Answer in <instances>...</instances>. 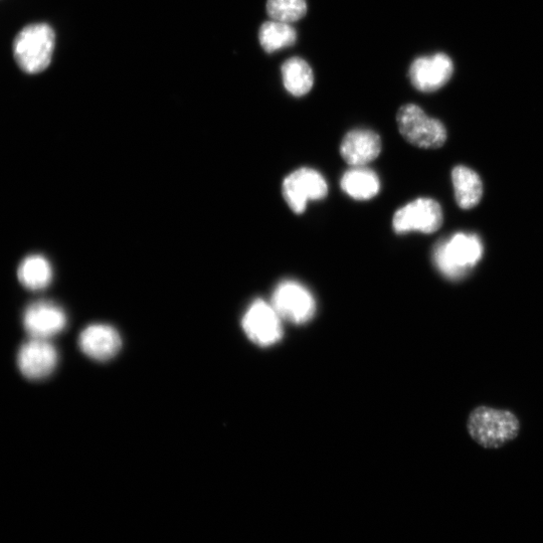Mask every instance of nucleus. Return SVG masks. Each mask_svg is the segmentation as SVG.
<instances>
[{"instance_id": "4468645a", "label": "nucleus", "mask_w": 543, "mask_h": 543, "mask_svg": "<svg viewBox=\"0 0 543 543\" xmlns=\"http://www.w3.org/2000/svg\"><path fill=\"white\" fill-rule=\"evenodd\" d=\"M341 189L356 201L374 199L381 191L378 174L365 166H356L347 170L341 178Z\"/></svg>"}, {"instance_id": "ddd939ff", "label": "nucleus", "mask_w": 543, "mask_h": 543, "mask_svg": "<svg viewBox=\"0 0 543 543\" xmlns=\"http://www.w3.org/2000/svg\"><path fill=\"white\" fill-rule=\"evenodd\" d=\"M79 346L90 358L106 361L119 352L122 340L118 331L112 326L93 324L86 327L80 334Z\"/></svg>"}, {"instance_id": "6e6552de", "label": "nucleus", "mask_w": 543, "mask_h": 543, "mask_svg": "<svg viewBox=\"0 0 543 543\" xmlns=\"http://www.w3.org/2000/svg\"><path fill=\"white\" fill-rule=\"evenodd\" d=\"M443 218L439 203L422 198L397 211L393 219V228L397 234L413 231L433 234L442 227Z\"/></svg>"}, {"instance_id": "a211bd4d", "label": "nucleus", "mask_w": 543, "mask_h": 543, "mask_svg": "<svg viewBox=\"0 0 543 543\" xmlns=\"http://www.w3.org/2000/svg\"><path fill=\"white\" fill-rule=\"evenodd\" d=\"M296 40V30L290 24L273 20L264 23L259 32L260 44L268 54L291 47Z\"/></svg>"}, {"instance_id": "dca6fc26", "label": "nucleus", "mask_w": 543, "mask_h": 543, "mask_svg": "<svg viewBox=\"0 0 543 543\" xmlns=\"http://www.w3.org/2000/svg\"><path fill=\"white\" fill-rule=\"evenodd\" d=\"M285 89L295 97L308 94L314 84V75L310 65L303 59L294 57L287 60L282 68Z\"/></svg>"}, {"instance_id": "f257e3e1", "label": "nucleus", "mask_w": 543, "mask_h": 543, "mask_svg": "<svg viewBox=\"0 0 543 543\" xmlns=\"http://www.w3.org/2000/svg\"><path fill=\"white\" fill-rule=\"evenodd\" d=\"M467 431L479 446L499 449L518 437L520 421L509 410L479 406L469 414Z\"/></svg>"}, {"instance_id": "7ed1b4c3", "label": "nucleus", "mask_w": 543, "mask_h": 543, "mask_svg": "<svg viewBox=\"0 0 543 543\" xmlns=\"http://www.w3.org/2000/svg\"><path fill=\"white\" fill-rule=\"evenodd\" d=\"M56 45L54 30L47 24H34L23 29L14 42V56L28 74L44 72L51 64Z\"/></svg>"}, {"instance_id": "39448f33", "label": "nucleus", "mask_w": 543, "mask_h": 543, "mask_svg": "<svg viewBox=\"0 0 543 543\" xmlns=\"http://www.w3.org/2000/svg\"><path fill=\"white\" fill-rule=\"evenodd\" d=\"M282 193L289 208L295 214H303L310 201H321L328 194L324 177L312 168H300L285 179Z\"/></svg>"}, {"instance_id": "f3484780", "label": "nucleus", "mask_w": 543, "mask_h": 543, "mask_svg": "<svg viewBox=\"0 0 543 543\" xmlns=\"http://www.w3.org/2000/svg\"><path fill=\"white\" fill-rule=\"evenodd\" d=\"M18 277L21 284L27 289L33 291L43 290L53 280L52 265L43 256H29L21 263Z\"/></svg>"}, {"instance_id": "1a4fd4ad", "label": "nucleus", "mask_w": 543, "mask_h": 543, "mask_svg": "<svg viewBox=\"0 0 543 543\" xmlns=\"http://www.w3.org/2000/svg\"><path fill=\"white\" fill-rule=\"evenodd\" d=\"M17 362L25 378L39 381L48 378L56 370L59 353L49 340L31 338L20 348Z\"/></svg>"}, {"instance_id": "2eb2a0df", "label": "nucleus", "mask_w": 543, "mask_h": 543, "mask_svg": "<svg viewBox=\"0 0 543 543\" xmlns=\"http://www.w3.org/2000/svg\"><path fill=\"white\" fill-rule=\"evenodd\" d=\"M452 181L458 206L463 210L475 208L483 196L480 176L466 166H457L452 171Z\"/></svg>"}, {"instance_id": "9d476101", "label": "nucleus", "mask_w": 543, "mask_h": 543, "mask_svg": "<svg viewBox=\"0 0 543 543\" xmlns=\"http://www.w3.org/2000/svg\"><path fill=\"white\" fill-rule=\"evenodd\" d=\"M454 64L449 56L438 53L416 59L409 71L413 86L424 93L443 88L452 78Z\"/></svg>"}, {"instance_id": "20e7f679", "label": "nucleus", "mask_w": 543, "mask_h": 543, "mask_svg": "<svg viewBox=\"0 0 543 543\" xmlns=\"http://www.w3.org/2000/svg\"><path fill=\"white\" fill-rule=\"evenodd\" d=\"M397 120L401 134L414 146L437 149L447 140L443 123L429 117L418 105L407 104L401 107Z\"/></svg>"}, {"instance_id": "6ab92c4d", "label": "nucleus", "mask_w": 543, "mask_h": 543, "mask_svg": "<svg viewBox=\"0 0 543 543\" xmlns=\"http://www.w3.org/2000/svg\"><path fill=\"white\" fill-rule=\"evenodd\" d=\"M267 13L271 20L292 24L307 14L306 0H268Z\"/></svg>"}, {"instance_id": "f03ea898", "label": "nucleus", "mask_w": 543, "mask_h": 543, "mask_svg": "<svg viewBox=\"0 0 543 543\" xmlns=\"http://www.w3.org/2000/svg\"><path fill=\"white\" fill-rule=\"evenodd\" d=\"M483 251V244L477 235L457 233L437 244L433 260L446 278L460 280L479 263Z\"/></svg>"}, {"instance_id": "0eeeda50", "label": "nucleus", "mask_w": 543, "mask_h": 543, "mask_svg": "<svg viewBox=\"0 0 543 543\" xmlns=\"http://www.w3.org/2000/svg\"><path fill=\"white\" fill-rule=\"evenodd\" d=\"M243 329L250 340L259 346H271L283 336L282 319L272 304L262 299L254 301L242 320Z\"/></svg>"}, {"instance_id": "423d86ee", "label": "nucleus", "mask_w": 543, "mask_h": 543, "mask_svg": "<svg viewBox=\"0 0 543 543\" xmlns=\"http://www.w3.org/2000/svg\"><path fill=\"white\" fill-rule=\"evenodd\" d=\"M271 304L282 320L293 324L307 323L316 313V301L312 293L293 280L283 281L276 287Z\"/></svg>"}, {"instance_id": "f8f14e48", "label": "nucleus", "mask_w": 543, "mask_h": 543, "mask_svg": "<svg viewBox=\"0 0 543 543\" xmlns=\"http://www.w3.org/2000/svg\"><path fill=\"white\" fill-rule=\"evenodd\" d=\"M382 140L378 133L369 129L348 132L340 145L342 158L352 167L366 166L379 157Z\"/></svg>"}, {"instance_id": "9b49d317", "label": "nucleus", "mask_w": 543, "mask_h": 543, "mask_svg": "<svg viewBox=\"0 0 543 543\" xmlns=\"http://www.w3.org/2000/svg\"><path fill=\"white\" fill-rule=\"evenodd\" d=\"M65 311L50 301H38L27 307L23 324L31 338L46 339L60 334L67 326Z\"/></svg>"}]
</instances>
